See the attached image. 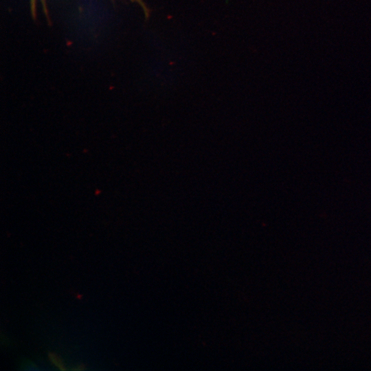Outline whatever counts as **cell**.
<instances>
[{
    "label": "cell",
    "instance_id": "cell-2",
    "mask_svg": "<svg viewBox=\"0 0 371 371\" xmlns=\"http://www.w3.org/2000/svg\"><path fill=\"white\" fill-rule=\"evenodd\" d=\"M83 369H84L83 366L82 365H80V366H78V367H77V368H73L72 370H82Z\"/></svg>",
    "mask_w": 371,
    "mask_h": 371
},
{
    "label": "cell",
    "instance_id": "cell-3",
    "mask_svg": "<svg viewBox=\"0 0 371 371\" xmlns=\"http://www.w3.org/2000/svg\"><path fill=\"white\" fill-rule=\"evenodd\" d=\"M138 2H139V3H141L142 5H144V4L142 3V1L140 0H136Z\"/></svg>",
    "mask_w": 371,
    "mask_h": 371
},
{
    "label": "cell",
    "instance_id": "cell-1",
    "mask_svg": "<svg viewBox=\"0 0 371 371\" xmlns=\"http://www.w3.org/2000/svg\"><path fill=\"white\" fill-rule=\"evenodd\" d=\"M49 357L51 360V361L59 369L61 370H66V368L65 367L62 361L54 354L49 353Z\"/></svg>",
    "mask_w": 371,
    "mask_h": 371
}]
</instances>
